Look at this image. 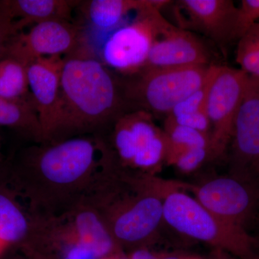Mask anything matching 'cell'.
<instances>
[{"instance_id": "cell-1", "label": "cell", "mask_w": 259, "mask_h": 259, "mask_svg": "<svg viewBox=\"0 0 259 259\" xmlns=\"http://www.w3.org/2000/svg\"><path fill=\"white\" fill-rule=\"evenodd\" d=\"M93 136L34 143L3 166L12 188L37 217L59 218L88 194L100 165Z\"/></svg>"}, {"instance_id": "cell-2", "label": "cell", "mask_w": 259, "mask_h": 259, "mask_svg": "<svg viewBox=\"0 0 259 259\" xmlns=\"http://www.w3.org/2000/svg\"><path fill=\"white\" fill-rule=\"evenodd\" d=\"M100 152L98 171L84 199L125 253L151 248L165 224L159 177L128 171L105 148Z\"/></svg>"}, {"instance_id": "cell-3", "label": "cell", "mask_w": 259, "mask_h": 259, "mask_svg": "<svg viewBox=\"0 0 259 259\" xmlns=\"http://www.w3.org/2000/svg\"><path fill=\"white\" fill-rule=\"evenodd\" d=\"M131 111L118 75L93 56L82 53L67 56L55 112L42 143L104 137L121 116Z\"/></svg>"}, {"instance_id": "cell-4", "label": "cell", "mask_w": 259, "mask_h": 259, "mask_svg": "<svg viewBox=\"0 0 259 259\" xmlns=\"http://www.w3.org/2000/svg\"><path fill=\"white\" fill-rule=\"evenodd\" d=\"M165 225L191 239L210 245L239 259H250L258 241L245 228L223 221L192 195L180 190L177 181L160 178Z\"/></svg>"}, {"instance_id": "cell-5", "label": "cell", "mask_w": 259, "mask_h": 259, "mask_svg": "<svg viewBox=\"0 0 259 259\" xmlns=\"http://www.w3.org/2000/svg\"><path fill=\"white\" fill-rule=\"evenodd\" d=\"M212 65L180 68L144 67L136 74L119 76L126 102L132 110L169 115L180 102L208 79Z\"/></svg>"}, {"instance_id": "cell-6", "label": "cell", "mask_w": 259, "mask_h": 259, "mask_svg": "<svg viewBox=\"0 0 259 259\" xmlns=\"http://www.w3.org/2000/svg\"><path fill=\"white\" fill-rule=\"evenodd\" d=\"M154 117L144 110L121 116L102 138L116 163L128 171L156 176L166 164L168 139Z\"/></svg>"}, {"instance_id": "cell-7", "label": "cell", "mask_w": 259, "mask_h": 259, "mask_svg": "<svg viewBox=\"0 0 259 259\" xmlns=\"http://www.w3.org/2000/svg\"><path fill=\"white\" fill-rule=\"evenodd\" d=\"M168 0H147V5L109 33L100 47V61L115 74L127 76L146 67L153 44L171 23L163 18L161 9Z\"/></svg>"}, {"instance_id": "cell-8", "label": "cell", "mask_w": 259, "mask_h": 259, "mask_svg": "<svg viewBox=\"0 0 259 259\" xmlns=\"http://www.w3.org/2000/svg\"><path fill=\"white\" fill-rule=\"evenodd\" d=\"M248 78L240 69L213 66L205 106L211 127L209 161L223 158L229 148L235 117Z\"/></svg>"}, {"instance_id": "cell-9", "label": "cell", "mask_w": 259, "mask_h": 259, "mask_svg": "<svg viewBox=\"0 0 259 259\" xmlns=\"http://www.w3.org/2000/svg\"><path fill=\"white\" fill-rule=\"evenodd\" d=\"M177 185L180 190L192 193L194 198L218 217L245 229L259 204L255 184L231 174L196 184L178 181Z\"/></svg>"}, {"instance_id": "cell-10", "label": "cell", "mask_w": 259, "mask_h": 259, "mask_svg": "<svg viewBox=\"0 0 259 259\" xmlns=\"http://www.w3.org/2000/svg\"><path fill=\"white\" fill-rule=\"evenodd\" d=\"M83 42L81 23L74 20H48L32 25L27 32L16 34L4 56H13L28 66L39 58L74 55Z\"/></svg>"}, {"instance_id": "cell-11", "label": "cell", "mask_w": 259, "mask_h": 259, "mask_svg": "<svg viewBox=\"0 0 259 259\" xmlns=\"http://www.w3.org/2000/svg\"><path fill=\"white\" fill-rule=\"evenodd\" d=\"M230 174L253 182L259 173V80L248 78L233 124Z\"/></svg>"}, {"instance_id": "cell-12", "label": "cell", "mask_w": 259, "mask_h": 259, "mask_svg": "<svg viewBox=\"0 0 259 259\" xmlns=\"http://www.w3.org/2000/svg\"><path fill=\"white\" fill-rule=\"evenodd\" d=\"M47 222L30 211L8 184L0 166V241L7 248L42 252L47 243Z\"/></svg>"}, {"instance_id": "cell-13", "label": "cell", "mask_w": 259, "mask_h": 259, "mask_svg": "<svg viewBox=\"0 0 259 259\" xmlns=\"http://www.w3.org/2000/svg\"><path fill=\"white\" fill-rule=\"evenodd\" d=\"M209 59L208 51L199 38L171 24L153 44L146 67L207 66Z\"/></svg>"}, {"instance_id": "cell-14", "label": "cell", "mask_w": 259, "mask_h": 259, "mask_svg": "<svg viewBox=\"0 0 259 259\" xmlns=\"http://www.w3.org/2000/svg\"><path fill=\"white\" fill-rule=\"evenodd\" d=\"M185 11V23L218 44L235 40L238 8L231 0H181L177 2ZM184 23V22H183Z\"/></svg>"}, {"instance_id": "cell-15", "label": "cell", "mask_w": 259, "mask_h": 259, "mask_svg": "<svg viewBox=\"0 0 259 259\" xmlns=\"http://www.w3.org/2000/svg\"><path fill=\"white\" fill-rule=\"evenodd\" d=\"M65 57H41L28 65L29 90L38 113L44 135L55 112Z\"/></svg>"}, {"instance_id": "cell-16", "label": "cell", "mask_w": 259, "mask_h": 259, "mask_svg": "<svg viewBox=\"0 0 259 259\" xmlns=\"http://www.w3.org/2000/svg\"><path fill=\"white\" fill-rule=\"evenodd\" d=\"M146 5L147 0H90L80 1L76 10L92 28L107 35Z\"/></svg>"}, {"instance_id": "cell-17", "label": "cell", "mask_w": 259, "mask_h": 259, "mask_svg": "<svg viewBox=\"0 0 259 259\" xmlns=\"http://www.w3.org/2000/svg\"><path fill=\"white\" fill-rule=\"evenodd\" d=\"M20 31L35 24L52 20L74 21L80 1L70 0H6Z\"/></svg>"}, {"instance_id": "cell-18", "label": "cell", "mask_w": 259, "mask_h": 259, "mask_svg": "<svg viewBox=\"0 0 259 259\" xmlns=\"http://www.w3.org/2000/svg\"><path fill=\"white\" fill-rule=\"evenodd\" d=\"M0 126L18 131L33 143H42V128L33 99L12 100L0 97Z\"/></svg>"}, {"instance_id": "cell-19", "label": "cell", "mask_w": 259, "mask_h": 259, "mask_svg": "<svg viewBox=\"0 0 259 259\" xmlns=\"http://www.w3.org/2000/svg\"><path fill=\"white\" fill-rule=\"evenodd\" d=\"M0 97L12 100L32 98L28 66L13 56L5 55L0 59Z\"/></svg>"}, {"instance_id": "cell-20", "label": "cell", "mask_w": 259, "mask_h": 259, "mask_svg": "<svg viewBox=\"0 0 259 259\" xmlns=\"http://www.w3.org/2000/svg\"><path fill=\"white\" fill-rule=\"evenodd\" d=\"M163 131L168 142L166 161L181 151L190 148H207L209 150V135L180 125L168 116L165 119Z\"/></svg>"}, {"instance_id": "cell-21", "label": "cell", "mask_w": 259, "mask_h": 259, "mask_svg": "<svg viewBox=\"0 0 259 259\" xmlns=\"http://www.w3.org/2000/svg\"><path fill=\"white\" fill-rule=\"evenodd\" d=\"M236 61L241 71L259 80V23L253 25L238 40Z\"/></svg>"}, {"instance_id": "cell-22", "label": "cell", "mask_w": 259, "mask_h": 259, "mask_svg": "<svg viewBox=\"0 0 259 259\" xmlns=\"http://www.w3.org/2000/svg\"><path fill=\"white\" fill-rule=\"evenodd\" d=\"M209 161V150L207 148H193L185 150L168 158L166 164L176 168L180 173L190 175Z\"/></svg>"}, {"instance_id": "cell-23", "label": "cell", "mask_w": 259, "mask_h": 259, "mask_svg": "<svg viewBox=\"0 0 259 259\" xmlns=\"http://www.w3.org/2000/svg\"><path fill=\"white\" fill-rule=\"evenodd\" d=\"M213 66L214 65H212L210 74H209L208 79L206 82L197 91L191 94L190 96L186 97L185 100H182L178 105H177L168 116L177 117L181 115H190V114L197 113L199 112L206 111V100H207L209 82H210L211 76L212 74Z\"/></svg>"}, {"instance_id": "cell-24", "label": "cell", "mask_w": 259, "mask_h": 259, "mask_svg": "<svg viewBox=\"0 0 259 259\" xmlns=\"http://www.w3.org/2000/svg\"><path fill=\"white\" fill-rule=\"evenodd\" d=\"M257 23H259V0H242L237 13L235 40H239Z\"/></svg>"}, {"instance_id": "cell-25", "label": "cell", "mask_w": 259, "mask_h": 259, "mask_svg": "<svg viewBox=\"0 0 259 259\" xmlns=\"http://www.w3.org/2000/svg\"><path fill=\"white\" fill-rule=\"evenodd\" d=\"M19 30L16 20L12 16L6 0L0 1V59L4 56L10 40Z\"/></svg>"}, {"instance_id": "cell-26", "label": "cell", "mask_w": 259, "mask_h": 259, "mask_svg": "<svg viewBox=\"0 0 259 259\" xmlns=\"http://www.w3.org/2000/svg\"><path fill=\"white\" fill-rule=\"evenodd\" d=\"M129 259H189L190 255L178 253L157 251L151 248H143L127 253Z\"/></svg>"}, {"instance_id": "cell-27", "label": "cell", "mask_w": 259, "mask_h": 259, "mask_svg": "<svg viewBox=\"0 0 259 259\" xmlns=\"http://www.w3.org/2000/svg\"><path fill=\"white\" fill-rule=\"evenodd\" d=\"M20 251L30 259H54L31 248H23Z\"/></svg>"}, {"instance_id": "cell-28", "label": "cell", "mask_w": 259, "mask_h": 259, "mask_svg": "<svg viewBox=\"0 0 259 259\" xmlns=\"http://www.w3.org/2000/svg\"><path fill=\"white\" fill-rule=\"evenodd\" d=\"M208 259H232L231 255L223 250L213 249Z\"/></svg>"}, {"instance_id": "cell-29", "label": "cell", "mask_w": 259, "mask_h": 259, "mask_svg": "<svg viewBox=\"0 0 259 259\" xmlns=\"http://www.w3.org/2000/svg\"><path fill=\"white\" fill-rule=\"evenodd\" d=\"M101 259H129V257L125 251H119L117 253H114V254L109 255V256Z\"/></svg>"}, {"instance_id": "cell-30", "label": "cell", "mask_w": 259, "mask_h": 259, "mask_svg": "<svg viewBox=\"0 0 259 259\" xmlns=\"http://www.w3.org/2000/svg\"><path fill=\"white\" fill-rule=\"evenodd\" d=\"M250 259H259V251L258 250H255V253L250 257Z\"/></svg>"}, {"instance_id": "cell-31", "label": "cell", "mask_w": 259, "mask_h": 259, "mask_svg": "<svg viewBox=\"0 0 259 259\" xmlns=\"http://www.w3.org/2000/svg\"><path fill=\"white\" fill-rule=\"evenodd\" d=\"M7 247L5 246L1 241H0V254H1L2 252L4 251L5 249H6Z\"/></svg>"}, {"instance_id": "cell-32", "label": "cell", "mask_w": 259, "mask_h": 259, "mask_svg": "<svg viewBox=\"0 0 259 259\" xmlns=\"http://www.w3.org/2000/svg\"><path fill=\"white\" fill-rule=\"evenodd\" d=\"M253 183L255 184V187H256L257 191H258L259 196V177L256 179V180L254 181V182H253Z\"/></svg>"}, {"instance_id": "cell-33", "label": "cell", "mask_w": 259, "mask_h": 259, "mask_svg": "<svg viewBox=\"0 0 259 259\" xmlns=\"http://www.w3.org/2000/svg\"><path fill=\"white\" fill-rule=\"evenodd\" d=\"M23 254V253H22ZM12 259H30L28 258V257L25 256V255L23 254V256H21V258H12Z\"/></svg>"}, {"instance_id": "cell-34", "label": "cell", "mask_w": 259, "mask_h": 259, "mask_svg": "<svg viewBox=\"0 0 259 259\" xmlns=\"http://www.w3.org/2000/svg\"><path fill=\"white\" fill-rule=\"evenodd\" d=\"M189 259H202V258H197V257L190 256V258H189Z\"/></svg>"}, {"instance_id": "cell-35", "label": "cell", "mask_w": 259, "mask_h": 259, "mask_svg": "<svg viewBox=\"0 0 259 259\" xmlns=\"http://www.w3.org/2000/svg\"><path fill=\"white\" fill-rule=\"evenodd\" d=\"M259 177V173H258V177H257V178H258V177ZM256 178V179H257ZM256 179H255V180H256Z\"/></svg>"}]
</instances>
